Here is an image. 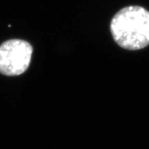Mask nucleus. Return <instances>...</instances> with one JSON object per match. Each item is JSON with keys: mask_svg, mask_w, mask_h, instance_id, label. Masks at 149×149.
<instances>
[{"mask_svg": "<svg viewBox=\"0 0 149 149\" xmlns=\"http://www.w3.org/2000/svg\"><path fill=\"white\" fill-rule=\"evenodd\" d=\"M113 40L120 47L139 50L149 45V11L141 6H128L111 22Z\"/></svg>", "mask_w": 149, "mask_h": 149, "instance_id": "obj_1", "label": "nucleus"}, {"mask_svg": "<svg viewBox=\"0 0 149 149\" xmlns=\"http://www.w3.org/2000/svg\"><path fill=\"white\" fill-rule=\"evenodd\" d=\"M32 45L21 40H11L0 45V74L17 76L24 73L30 65Z\"/></svg>", "mask_w": 149, "mask_h": 149, "instance_id": "obj_2", "label": "nucleus"}]
</instances>
